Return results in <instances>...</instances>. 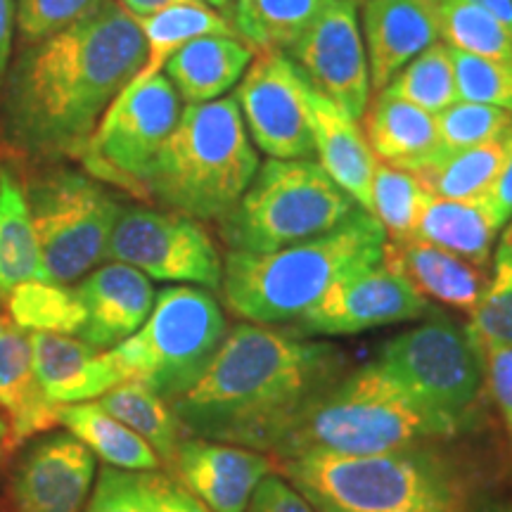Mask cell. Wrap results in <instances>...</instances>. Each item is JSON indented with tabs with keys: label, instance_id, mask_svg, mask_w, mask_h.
Instances as JSON below:
<instances>
[{
	"label": "cell",
	"instance_id": "obj_48",
	"mask_svg": "<svg viewBox=\"0 0 512 512\" xmlns=\"http://www.w3.org/2000/svg\"><path fill=\"white\" fill-rule=\"evenodd\" d=\"M472 3H477L484 12H489L512 38V0H472Z\"/></svg>",
	"mask_w": 512,
	"mask_h": 512
},
{
	"label": "cell",
	"instance_id": "obj_32",
	"mask_svg": "<svg viewBox=\"0 0 512 512\" xmlns=\"http://www.w3.org/2000/svg\"><path fill=\"white\" fill-rule=\"evenodd\" d=\"M100 408H105L112 418L124 422L128 430H133L140 439L150 444L159 460L166 465H174L178 444H181V422L176 420L174 408L162 396L136 380H126L102 394Z\"/></svg>",
	"mask_w": 512,
	"mask_h": 512
},
{
	"label": "cell",
	"instance_id": "obj_39",
	"mask_svg": "<svg viewBox=\"0 0 512 512\" xmlns=\"http://www.w3.org/2000/svg\"><path fill=\"white\" fill-rule=\"evenodd\" d=\"M458 98L512 114V60H491L451 48Z\"/></svg>",
	"mask_w": 512,
	"mask_h": 512
},
{
	"label": "cell",
	"instance_id": "obj_24",
	"mask_svg": "<svg viewBox=\"0 0 512 512\" xmlns=\"http://www.w3.org/2000/svg\"><path fill=\"white\" fill-rule=\"evenodd\" d=\"M254 50L240 36L209 34L185 43L164 72L185 105L219 100L238 86L254 60Z\"/></svg>",
	"mask_w": 512,
	"mask_h": 512
},
{
	"label": "cell",
	"instance_id": "obj_5",
	"mask_svg": "<svg viewBox=\"0 0 512 512\" xmlns=\"http://www.w3.org/2000/svg\"><path fill=\"white\" fill-rule=\"evenodd\" d=\"M387 233L368 211L330 233L275 252H235L223 259V304L245 323H294L332 285L382 264Z\"/></svg>",
	"mask_w": 512,
	"mask_h": 512
},
{
	"label": "cell",
	"instance_id": "obj_4",
	"mask_svg": "<svg viewBox=\"0 0 512 512\" xmlns=\"http://www.w3.org/2000/svg\"><path fill=\"white\" fill-rule=\"evenodd\" d=\"M460 437L380 363L344 370L299 415L273 448L271 460L311 453L373 456Z\"/></svg>",
	"mask_w": 512,
	"mask_h": 512
},
{
	"label": "cell",
	"instance_id": "obj_22",
	"mask_svg": "<svg viewBox=\"0 0 512 512\" xmlns=\"http://www.w3.org/2000/svg\"><path fill=\"white\" fill-rule=\"evenodd\" d=\"M309 117L313 152L320 169L370 214V188H373L377 157L370 150L358 119L313 88L309 91Z\"/></svg>",
	"mask_w": 512,
	"mask_h": 512
},
{
	"label": "cell",
	"instance_id": "obj_34",
	"mask_svg": "<svg viewBox=\"0 0 512 512\" xmlns=\"http://www.w3.org/2000/svg\"><path fill=\"white\" fill-rule=\"evenodd\" d=\"M427 197L430 192L413 171L377 159L370 188V216L384 228L389 240L413 238Z\"/></svg>",
	"mask_w": 512,
	"mask_h": 512
},
{
	"label": "cell",
	"instance_id": "obj_14",
	"mask_svg": "<svg viewBox=\"0 0 512 512\" xmlns=\"http://www.w3.org/2000/svg\"><path fill=\"white\" fill-rule=\"evenodd\" d=\"M313 91L361 121L370 105V67L354 0H325L285 53Z\"/></svg>",
	"mask_w": 512,
	"mask_h": 512
},
{
	"label": "cell",
	"instance_id": "obj_7",
	"mask_svg": "<svg viewBox=\"0 0 512 512\" xmlns=\"http://www.w3.org/2000/svg\"><path fill=\"white\" fill-rule=\"evenodd\" d=\"M361 207L313 159H268L219 221L235 252H275L347 223Z\"/></svg>",
	"mask_w": 512,
	"mask_h": 512
},
{
	"label": "cell",
	"instance_id": "obj_15",
	"mask_svg": "<svg viewBox=\"0 0 512 512\" xmlns=\"http://www.w3.org/2000/svg\"><path fill=\"white\" fill-rule=\"evenodd\" d=\"M432 304L420 297L399 273L384 264L351 273L330 287L309 311L292 323L299 337H344L420 320Z\"/></svg>",
	"mask_w": 512,
	"mask_h": 512
},
{
	"label": "cell",
	"instance_id": "obj_33",
	"mask_svg": "<svg viewBox=\"0 0 512 512\" xmlns=\"http://www.w3.org/2000/svg\"><path fill=\"white\" fill-rule=\"evenodd\" d=\"M8 318L24 332H53V335H81L86 325L76 287L50 283V280H29L17 285L5 299Z\"/></svg>",
	"mask_w": 512,
	"mask_h": 512
},
{
	"label": "cell",
	"instance_id": "obj_36",
	"mask_svg": "<svg viewBox=\"0 0 512 512\" xmlns=\"http://www.w3.org/2000/svg\"><path fill=\"white\" fill-rule=\"evenodd\" d=\"M441 41L460 53L512 60V38L472 0H437Z\"/></svg>",
	"mask_w": 512,
	"mask_h": 512
},
{
	"label": "cell",
	"instance_id": "obj_49",
	"mask_svg": "<svg viewBox=\"0 0 512 512\" xmlns=\"http://www.w3.org/2000/svg\"><path fill=\"white\" fill-rule=\"evenodd\" d=\"M494 254L505 256V259H512V219L508 221V226L503 228L501 240H498V247H496Z\"/></svg>",
	"mask_w": 512,
	"mask_h": 512
},
{
	"label": "cell",
	"instance_id": "obj_52",
	"mask_svg": "<svg viewBox=\"0 0 512 512\" xmlns=\"http://www.w3.org/2000/svg\"><path fill=\"white\" fill-rule=\"evenodd\" d=\"M477 512H512V503H489Z\"/></svg>",
	"mask_w": 512,
	"mask_h": 512
},
{
	"label": "cell",
	"instance_id": "obj_17",
	"mask_svg": "<svg viewBox=\"0 0 512 512\" xmlns=\"http://www.w3.org/2000/svg\"><path fill=\"white\" fill-rule=\"evenodd\" d=\"M275 470L266 453L209 439H181L171 472L211 512H245L261 479Z\"/></svg>",
	"mask_w": 512,
	"mask_h": 512
},
{
	"label": "cell",
	"instance_id": "obj_2",
	"mask_svg": "<svg viewBox=\"0 0 512 512\" xmlns=\"http://www.w3.org/2000/svg\"><path fill=\"white\" fill-rule=\"evenodd\" d=\"M145 55L143 31L117 0L31 43L8 79L12 138L34 155L76 159L107 107L140 72Z\"/></svg>",
	"mask_w": 512,
	"mask_h": 512
},
{
	"label": "cell",
	"instance_id": "obj_53",
	"mask_svg": "<svg viewBox=\"0 0 512 512\" xmlns=\"http://www.w3.org/2000/svg\"><path fill=\"white\" fill-rule=\"evenodd\" d=\"M0 169H3V157H0Z\"/></svg>",
	"mask_w": 512,
	"mask_h": 512
},
{
	"label": "cell",
	"instance_id": "obj_51",
	"mask_svg": "<svg viewBox=\"0 0 512 512\" xmlns=\"http://www.w3.org/2000/svg\"><path fill=\"white\" fill-rule=\"evenodd\" d=\"M202 3H207L209 8H214L216 12H221V15L228 17V12L233 8L235 0H202Z\"/></svg>",
	"mask_w": 512,
	"mask_h": 512
},
{
	"label": "cell",
	"instance_id": "obj_13",
	"mask_svg": "<svg viewBox=\"0 0 512 512\" xmlns=\"http://www.w3.org/2000/svg\"><path fill=\"white\" fill-rule=\"evenodd\" d=\"M309 91L302 72L283 53L254 55L235 86L249 138L268 159H311Z\"/></svg>",
	"mask_w": 512,
	"mask_h": 512
},
{
	"label": "cell",
	"instance_id": "obj_12",
	"mask_svg": "<svg viewBox=\"0 0 512 512\" xmlns=\"http://www.w3.org/2000/svg\"><path fill=\"white\" fill-rule=\"evenodd\" d=\"M107 259L152 280L221 290L223 259L202 221L171 209L126 207L114 223Z\"/></svg>",
	"mask_w": 512,
	"mask_h": 512
},
{
	"label": "cell",
	"instance_id": "obj_38",
	"mask_svg": "<svg viewBox=\"0 0 512 512\" xmlns=\"http://www.w3.org/2000/svg\"><path fill=\"white\" fill-rule=\"evenodd\" d=\"M434 117H437L441 155L491 143L512 133V114L482 102L456 100Z\"/></svg>",
	"mask_w": 512,
	"mask_h": 512
},
{
	"label": "cell",
	"instance_id": "obj_10",
	"mask_svg": "<svg viewBox=\"0 0 512 512\" xmlns=\"http://www.w3.org/2000/svg\"><path fill=\"white\" fill-rule=\"evenodd\" d=\"M24 192L46 280L76 283L107 259L114 223L124 207L105 185L81 171L50 169L31 178Z\"/></svg>",
	"mask_w": 512,
	"mask_h": 512
},
{
	"label": "cell",
	"instance_id": "obj_50",
	"mask_svg": "<svg viewBox=\"0 0 512 512\" xmlns=\"http://www.w3.org/2000/svg\"><path fill=\"white\" fill-rule=\"evenodd\" d=\"M12 453V446H10V434H8V425H5L3 415H0V463H3L5 458H8Z\"/></svg>",
	"mask_w": 512,
	"mask_h": 512
},
{
	"label": "cell",
	"instance_id": "obj_11",
	"mask_svg": "<svg viewBox=\"0 0 512 512\" xmlns=\"http://www.w3.org/2000/svg\"><path fill=\"white\" fill-rule=\"evenodd\" d=\"M181 112L183 102L166 74L131 81L102 114L98 128L76 159L95 181L147 200L152 164Z\"/></svg>",
	"mask_w": 512,
	"mask_h": 512
},
{
	"label": "cell",
	"instance_id": "obj_28",
	"mask_svg": "<svg viewBox=\"0 0 512 512\" xmlns=\"http://www.w3.org/2000/svg\"><path fill=\"white\" fill-rule=\"evenodd\" d=\"M57 425L67 427L93 456L105 460V465L119 470L157 472L162 460L152 451L150 444L128 430L124 422L112 418L100 403H72L57 408Z\"/></svg>",
	"mask_w": 512,
	"mask_h": 512
},
{
	"label": "cell",
	"instance_id": "obj_26",
	"mask_svg": "<svg viewBox=\"0 0 512 512\" xmlns=\"http://www.w3.org/2000/svg\"><path fill=\"white\" fill-rule=\"evenodd\" d=\"M498 233L501 230L491 223L482 200H446L430 195L415 223L413 238L486 268L494 259Z\"/></svg>",
	"mask_w": 512,
	"mask_h": 512
},
{
	"label": "cell",
	"instance_id": "obj_21",
	"mask_svg": "<svg viewBox=\"0 0 512 512\" xmlns=\"http://www.w3.org/2000/svg\"><path fill=\"white\" fill-rule=\"evenodd\" d=\"M36 377L55 406H72L100 399L124 382L107 351L93 349L83 339L53 332H31Z\"/></svg>",
	"mask_w": 512,
	"mask_h": 512
},
{
	"label": "cell",
	"instance_id": "obj_16",
	"mask_svg": "<svg viewBox=\"0 0 512 512\" xmlns=\"http://www.w3.org/2000/svg\"><path fill=\"white\" fill-rule=\"evenodd\" d=\"M95 479V456L74 434L38 439L15 467V512H81Z\"/></svg>",
	"mask_w": 512,
	"mask_h": 512
},
{
	"label": "cell",
	"instance_id": "obj_3",
	"mask_svg": "<svg viewBox=\"0 0 512 512\" xmlns=\"http://www.w3.org/2000/svg\"><path fill=\"white\" fill-rule=\"evenodd\" d=\"M318 512H475V486L465 467L430 446L373 456L273 460Z\"/></svg>",
	"mask_w": 512,
	"mask_h": 512
},
{
	"label": "cell",
	"instance_id": "obj_42",
	"mask_svg": "<svg viewBox=\"0 0 512 512\" xmlns=\"http://www.w3.org/2000/svg\"><path fill=\"white\" fill-rule=\"evenodd\" d=\"M484 384L501 411L512 441V347L484 349Z\"/></svg>",
	"mask_w": 512,
	"mask_h": 512
},
{
	"label": "cell",
	"instance_id": "obj_6",
	"mask_svg": "<svg viewBox=\"0 0 512 512\" xmlns=\"http://www.w3.org/2000/svg\"><path fill=\"white\" fill-rule=\"evenodd\" d=\"M235 98L185 105L147 178V200L197 221L219 223L259 171Z\"/></svg>",
	"mask_w": 512,
	"mask_h": 512
},
{
	"label": "cell",
	"instance_id": "obj_37",
	"mask_svg": "<svg viewBox=\"0 0 512 512\" xmlns=\"http://www.w3.org/2000/svg\"><path fill=\"white\" fill-rule=\"evenodd\" d=\"M465 325L479 351L512 347V259L494 254V273Z\"/></svg>",
	"mask_w": 512,
	"mask_h": 512
},
{
	"label": "cell",
	"instance_id": "obj_18",
	"mask_svg": "<svg viewBox=\"0 0 512 512\" xmlns=\"http://www.w3.org/2000/svg\"><path fill=\"white\" fill-rule=\"evenodd\" d=\"M358 17L375 93L413 57L441 41L437 0H363Z\"/></svg>",
	"mask_w": 512,
	"mask_h": 512
},
{
	"label": "cell",
	"instance_id": "obj_45",
	"mask_svg": "<svg viewBox=\"0 0 512 512\" xmlns=\"http://www.w3.org/2000/svg\"><path fill=\"white\" fill-rule=\"evenodd\" d=\"M479 200H482L486 214H489L491 223H494L498 230L508 226V221L512 219V145L501 171H498L494 185H491L489 192H486L484 197H479Z\"/></svg>",
	"mask_w": 512,
	"mask_h": 512
},
{
	"label": "cell",
	"instance_id": "obj_43",
	"mask_svg": "<svg viewBox=\"0 0 512 512\" xmlns=\"http://www.w3.org/2000/svg\"><path fill=\"white\" fill-rule=\"evenodd\" d=\"M245 512H318L283 475L271 472L254 489Z\"/></svg>",
	"mask_w": 512,
	"mask_h": 512
},
{
	"label": "cell",
	"instance_id": "obj_29",
	"mask_svg": "<svg viewBox=\"0 0 512 512\" xmlns=\"http://www.w3.org/2000/svg\"><path fill=\"white\" fill-rule=\"evenodd\" d=\"M145 38V62L133 81H147L162 74L171 55H176L185 43L200 36L223 34L238 36L226 15L216 12L209 5H171L145 17H133Z\"/></svg>",
	"mask_w": 512,
	"mask_h": 512
},
{
	"label": "cell",
	"instance_id": "obj_25",
	"mask_svg": "<svg viewBox=\"0 0 512 512\" xmlns=\"http://www.w3.org/2000/svg\"><path fill=\"white\" fill-rule=\"evenodd\" d=\"M363 124L370 150L380 162L418 171L441 155L437 117L387 91L370 100Z\"/></svg>",
	"mask_w": 512,
	"mask_h": 512
},
{
	"label": "cell",
	"instance_id": "obj_40",
	"mask_svg": "<svg viewBox=\"0 0 512 512\" xmlns=\"http://www.w3.org/2000/svg\"><path fill=\"white\" fill-rule=\"evenodd\" d=\"M107 0H15V27L24 46L64 31L98 12Z\"/></svg>",
	"mask_w": 512,
	"mask_h": 512
},
{
	"label": "cell",
	"instance_id": "obj_27",
	"mask_svg": "<svg viewBox=\"0 0 512 512\" xmlns=\"http://www.w3.org/2000/svg\"><path fill=\"white\" fill-rule=\"evenodd\" d=\"M46 280L27 192L8 166L0 169V306L17 285Z\"/></svg>",
	"mask_w": 512,
	"mask_h": 512
},
{
	"label": "cell",
	"instance_id": "obj_30",
	"mask_svg": "<svg viewBox=\"0 0 512 512\" xmlns=\"http://www.w3.org/2000/svg\"><path fill=\"white\" fill-rule=\"evenodd\" d=\"M512 133L491 143L446 152L432 164L413 171L434 197L446 200H479L494 185L498 171L508 157Z\"/></svg>",
	"mask_w": 512,
	"mask_h": 512
},
{
	"label": "cell",
	"instance_id": "obj_20",
	"mask_svg": "<svg viewBox=\"0 0 512 512\" xmlns=\"http://www.w3.org/2000/svg\"><path fill=\"white\" fill-rule=\"evenodd\" d=\"M382 264L399 273L427 302L470 313L486 290L489 275L460 256L418 238L384 242Z\"/></svg>",
	"mask_w": 512,
	"mask_h": 512
},
{
	"label": "cell",
	"instance_id": "obj_8",
	"mask_svg": "<svg viewBox=\"0 0 512 512\" xmlns=\"http://www.w3.org/2000/svg\"><path fill=\"white\" fill-rule=\"evenodd\" d=\"M228 332L219 299L204 287H164L131 337L107 349L119 375L176 401L200 380Z\"/></svg>",
	"mask_w": 512,
	"mask_h": 512
},
{
	"label": "cell",
	"instance_id": "obj_31",
	"mask_svg": "<svg viewBox=\"0 0 512 512\" xmlns=\"http://www.w3.org/2000/svg\"><path fill=\"white\" fill-rule=\"evenodd\" d=\"M325 0H235L228 17L249 48L259 53H287L323 8Z\"/></svg>",
	"mask_w": 512,
	"mask_h": 512
},
{
	"label": "cell",
	"instance_id": "obj_9",
	"mask_svg": "<svg viewBox=\"0 0 512 512\" xmlns=\"http://www.w3.org/2000/svg\"><path fill=\"white\" fill-rule=\"evenodd\" d=\"M375 361L458 434L477 427L484 356L463 325L432 311L430 320L389 339Z\"/></svg>",
	"mask_w": 512,
	"mask_h": 512
},
{
	"label": "cell",
	"instance_id": "obj_44",
	"mask_svg": "<svg viewBox=\"0 0 512 512\" xmlns=\"http://www.w3.org/2000/svg\"><path fill=\"white\" fill-rule=\"evenodd\" d=\"M152 512H211L176 479L155 472L152 484Z\"/></svg>",
	"mask_w": 512,
	"mask_h": 512
},
{
	"label": "cell",
	"instance_id": "obj_46",
	"mask_svg": "<svg viewBox=\"0 0 512 512\" xmlns=\"http://www.w3.org/2000/svg\"><path fill=\"white\" fill-rule=\"evenodd\" d=\"M15 38V0H0V81L8 74Z\"/></svg>",
	"mask_w": 512,
	"mask_h": 512
},
{
	"label": "cell",
	"instance_id": "obj_1",
	"mask_svg": "<svg viewBox=\"0 0 512 512\" xmlns=\"http://www.w3.org/2000/svg\"><path fill=\"white\" fill-rule=\"evenodd\" d=\"M347 361L335 344L273 325L240 323L226 332L200 380L171 408L190 437L271 456L299 415L349 370Z\"/></svg>",
	"mask_w": 512,
	"mask_h": 512
},
{
	"label": "cell",
	"instance_id": "obj_47",
	"mask_svg": "<svg viewBox=\"0 0 512 512\" xmlns=\"http://www.w3.org/2000/svg\"><path fill=\"white\" fill-rule=\"evenodd\" d=\"M117 3L133 17L152 15V12L171 8V5H207L202 0H117Z\"/></svg>",
	"mask_w": 512,
	"mask_h": 512
},
{
	"label": "cell",
	"instance_id": "obj_41",
	"mask_svg": "<svg viewBox=\"0 0 512 512\" xmlns=\"http://www.w3.org/2000/svg\"><path fill=\"white\" fill-rule=\"evenodd\" d=\"M155 472L119 470L105 465L86 508L81 512H152Z\"/></svg>",
	"mask_w": 512,
	"mask_h": 512
},
{
	"label": "cell",
	"instance_id": "obj_23",
	"mask_svg": "<svg viewBox=\"0 0 512 512\" xmlns=\"http://www.w3.org/2000/svg\"><path fill=\"white\" fill-rule=\"evenodd\" d=\"M57 408L36 377L29 332L0 313V415L8 425L12 451L22 441L53 430Z\"/></svg>",
	"mask_w": 512,
	"mask_h": 512
},
{
	"label": "cell",
	"instance_id": "obj_19",
	"mask_svg": "<svg viewBox=\"0 0 512 512\" xmlns=\"http://www.w3.org/2000/svg\"><path fill=\"white\" fill-rule=\"evenodd\" d=\"M76 294L86 309V325L79 339L98 351L117 347L131 337L150 316L157 297L145 273L119 261L83 275Z\"/></svg>",
	"mask_w": 512,
	"mask_h": 512
},
{
	"label": "cell",
	"instance_id": "obj_54",
	"mask_svg": "<svg viewBox=\"0 0 512 512\" xmlns=\"http://www.w3.org/2000/svg\"><path fill=\"white\" fill-rule=\"evenodd\" d=\"M354 3H358V5H361V3H363V0H354Z\"/></svg>",
	"mask_w": 512,
	"mask_h": 512
},
{
	"label": "cell",
	"instance_id": "obj_35",
	"mask_svg": "<svg viewBox=\"0 0 512 512\" xmlns=\"http://www.w3.org/2000/svg\"><path fill=\"white\" fill-rule=\"evenodd\" d=\"M384 91L430 114L444 112L448 105L460 100L451 48L444 41H437L422 50L384 86Z\"/></svg>",
	"mask_w": 512,
	"mask_h": 512
}]
</instances>
